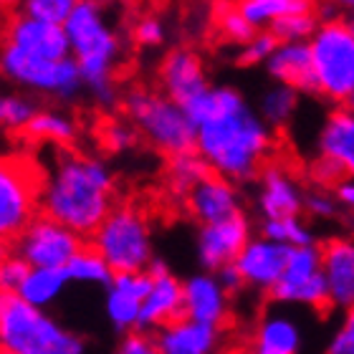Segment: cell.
Segmentation results:
<instances>
[{"label": "cell", "instance_id": "obj_1", "mask_svg": "<svg viewBox=\"0 0 354 354\" xmlns=\"http://www.w3.org/2000/svg\"><path fill=\"white\" fill-rule=\"evenodd\" d=\"M114 175L104 160L64 152L38 192L41 210L79 236H94L114 210Z\"/></svg>", "mask_w": 354, "mask_h": 354}, {"label": "cell", "instance_id": "obj_2", "mask_svg": "<svg viewBox=\"0 0 354 354\" xmlns=\"http://www.w3.org/2000/svg\"><path fill=\"white\" fill-rule=\"evenodd\" d=\"M64 30L71 44V59L82 71L84 88L99 106L117 104V64L122 38L106 18L102 0H79Z\"/></svg>", "mask_w": 354, "mask_h": 354}, {"label": "cell", "instance_id": "obj_3", "mask_svg": "<svg viewBox=\"0 0 354 354\" xmlns=\"http://www.w3.org/2000/svg\"><path fill=\"white\" fill-rule=\"evenodd\" d=\"M271 140V127L245 106L243 111L200 127L195 149L215 175L230 183H245L263 170Z\"/></svg>", "mask_w": 354, "mask_h": 354}, {"label": "cell", "instance_id": "obj_4", "mask_svg": "<svg viewBox=\"0 0 354 354\" xmlns=\"http://www.w3.org/2000/svg\"><path fill=\"white\" fill-rule=\"evenodd\" d=\"M0 344L8 354H84V339L18 294L0 296Z\"/></svg>", "mask_w": 354, "mask_h": 354}, {"label": "cell", "instance_id": "obj_5", "mask_svg": "<svg viewBox=\"0 0 354 354\" xmlns=\"http://www.w3.org/2000/svg\"><path fill=\"white\" fill-rule=\"evenodd\" d=\"M124 114L157 152L167 157L195 152L198 129L183 104L172 102L170 96L149 88H132L124 96Z\"/></svg>", "mask_w": 354, "mask_h": 354}, {"label": "cell", "instance_id": "obj_6", "mask_svg": "<svg viewBox=\"0 0 354 354\" xmlns=\"http://www.w3.org/2000/svg\"><path fill=\"white\" fill-rule=\"evenodd\" d=\"M91 245L102 253L114 273L147 271L155 261L149 223L134 205L114 207L91 236Z\"/></svg>", "mask_w": 354, "mask_h": 354}, {"label": "cell", "instance_id": "obj_7", "mask_svg": "<svg viewBox=\"0 0 354 354\" xmlns=\"http://www.w3.org/2000/svg\"><path fill=\"white\" fill-rule=\"evenodd\" d=\"M309 48L319 94L332 104H347L354 91V33L347 21H322Z\"/></svg>", "mask_w": 354, "mask_h": 354}, {"label": "cell", "instance_id": "obj_8", "mask_svg": "<svg viewBox=\"0 0 354 354\" xmlns=\"http://www.w3.org/2000/svg\"><path fill=\"white\" fill-rule=\"evenodd\" d=\"M0 68L10 84L44 96H59V99H74L84 88L82 71L74 59L51 61L33 53H26L15 46H3Z\"/></svg>", "mask_w": 354, "mask_h": 354}, {"label": "cell", "instance_id": "obj_9", "mask_svg": "<svg viewBox=\"0 0 354 354\" xmlns=\"http://www.w3.org/2000/svg\"><path fill=\"white\" fill-rule=\"evenodd\" d=\"M82 248V236L48 215L33 218L13 241V253L28 261L30 268H66Z\"/></svg>", "mask_w": 354, "mask_h": 354}, {"label": "cell", "instance_id": "obj_10", "mask_svg": "<svg viewBox=\"0 0 354 354\" xmlns=\"http://www.w3.org/2000/svg\"><path fill=\"white\" fill-rule=\"evenodd\" d=\"M271 299L279 304H301L311 309H332L329 288L322 271V248L301 245L291 248L286 271L271 291Z\"/></svg>", "mask_w": 354, "mask_h": 354}, {"label": "cell", "instance_id": "obj_11", "mask_svg": "<svg viewBox=\"0 0 354 354\" xmlns=\"http://www.w3.org/2000/svg\"><path fill=\"white\" fill-rule=\"evenodd\" d=\"M251 241V225L245 221V215H236L228 221L200 225L195 251H198L200 266L210 273H218L225 266H233L238 256Z\"/></svg>", "mask_w": 354, "mask_h": 354}, {"label": "cell", "instance_id": "obj_12", "mask_svg": "<svg viewBox=\"0 0 354 354\" xmlns=\"http://www.w3.org/2000/svg\"><path fill=\"white\" fill-rule=\"evenodd\" d=\"M36 190L28 172L15 162L0 167V236L15 241L28 228L36 210Z\"/></svg>", "mask_w": 354, "mask_h": 354}, {"label": "cell", "instance_id": "obj_13", "mask_svg": "<svg viewBox=\"0 0 354 354\" xmlns=\"http://www.w3.org/2000/svg\"><path fill=\"white\" fill-rule=\"evenodd\" d=\"M147 271L152 276V291L142 304L140 332H160L162 326L185 319V288L160 259L152 261Z\"/></svg>", "mask_w": 354, "mask_h": 354}, {"label": "cell", "instance_id": "obj_14", "mask_svg": "<svg viewBox=\"0 0 354 354\" xmlns=\"http://www.w3.org/2000/svg\"><path fill=\"white\" fill-rule=\"evenodd\" d=\"M6 44L26 53H33V56H41V59H71V44H68L64 26L36 21L18 10L6 23Z\"/></svg>", "mask_w": 354, "mask_h": 354}, {"label": "cell", "instance_id": "obj_15", "mask_svg": "<svg viewBox=\"0 0 354 354\" xmlns=\"http://www.w3.org/2000/svg\"><path fill=\"white\" fill-rule=\"evenodd\" d=\"M152 291V276L149 271L137 273H114L111 283L106 286V317L111 326L119 332H137L140 329L142 304Z\"/></svg>", "mask_w": 354, "mask_h": 354}, {"label": "cell", "instance_id": "obj_16", "mask_svg": "<svg viewBox=\"0 0 354 354\" xmlns=\"http://www.w3.org/2000/svg\"><path fill=\"white\" fill-rule=\"evenodd\" d=\"M304 198L306 192L299 187L294 175L283 165H263V170L259 172V192H256V207L263 221L301 215Z\"/></svg>", "mask_w": 354, "mask_h": 354}, {"label": "cell", "instance_id": "obj_17", "mask_svg": "<svg viewBox=\"0 0 354 354\" xmlns=\"http://www.w3.org/2000/svg\"><path fill=\"white\" fill-rule=\"evenodd\" d=\"M288 256H291L288 245L259 236L248 241L243 253L238 256L236 268L243 276L245 286L271 294L276 283L281 281V276H283V271H286Z\"/></svg>", "mask_w": 354, "mask_h": 354}, {"label": "cell", "instance_id": "obj_18", "mask_svg": "<svg viewBox=\"0 0 354 354\" xmlns=\"http://www.w3.org/2000/svg\"><path fill=\"white\" fill-rule=\"evenodd\" d=\"M157 79H160L162 94L183 106L210 86L203 61L192 48H172L160 64Z\"/></svg>", "mask_w": 354, "mask_h": 354}, {"label": "cell", "instance_id": "obj_19", "mask_svg": "<svg viewBox=\"0 0 354 354\" xmlns=\"http://www.w3.org/2000/svg\"><path fill=\"white\" fill-rule=\"evenodd\" d=\"M185 200H187V210L200 225H210V223H221L241 215V195L236 190V183L215 172H210L203 183L195 185L185 195Z\"/></svg>", "mask_w": 354, "mask_h": 354}, {"label": "cell", "instance_id": "obj_20", "mask_svg": "<svg viewBox=\"0 0 354 354\" xmlns=\"http://www.w3.org/2000/svg\"><path fill=\"white\" fill-rule=\"evenodd\" d=\"M322 271L332 309L349 311L354 306V238H329L322 245Z\"/></svg>", "mask_w": 354, "mask_h": 354}, {"label": "cell", "instance_id": "obj_21", "mask_svg": "<svg viewBox=\"0 0 354 354\" xmlns=\"http://www.w3.org/2000/svg\"><path fill=\"white\" fill-rule=\"evenodd\" d=\"M185 288V319L198 324L218 326L221 329L228 319V291L223 288L215 273H195L183 281Z\"/></svg>", "mask_w": 354, "mask_h": 354}, {"label": "cell", "instance_id": "obj_22", "mask_svg": "<svg viewBox=\"0 0 354 354\" xmlns=\"http://www.w3.org/2000/svg\"><path fill=\"white\" fill-rule=\"evenodd\" d=\"M266 71L276 84L291 86L299 94H319L309 44H279L266 64Z\"/></svg>", "mask_w": 354, "mask_h": 354}, {"label": "cell", "instance_id": "obj_23", "mask_svg": "<svg viewBox=\"0 0 354 354\" xmlns=\"http://www.w3.org/2000/svg\"><path fill=\"white\" fill-rule=\"evenodd\" d=\"M317 155L332 160L344 177L354 180V111L347 106L334 109L317 134Z\"/></svg>", "mask_w": 354, "mask_h": 354}, {"label": "cell", "instance_id": "obj_24", "mask_svg": "<svg viewBox=\"0 0 354 354\" xmlns=\"http://www.w3.org/2000/svg\"><path fill=\"white\" fill-rule=\"evenodd\" d=\"M155 339L160 354H215L218 339H221V329L198 324L190 319H180L175 324L162 326L155 334Z\"/></svg>", "mask_w": 354, "mask_h": 354}, {"label": "cell", "instance_id": "obj_25", "mask_svg": "<svg viewBox=\"0 0 354 354\" xmlns=\"http://www.w3.org/2000/svg\"><path fill=\"white\" fill-rule=\"evenodd\" d=\"M301 329L286 314H266L253 334V354H299Z\"/></svg>", "mask_w": 354, "mask_h": 354}, {"label": "cell", "instance_id": "obj_26", "mask_svg": "<svg viewBox=\"0 0 354 354\" xmlns=\"http://www.w3.org/2000/svg\"><path fill=\"white\" fill-rule=\"evenodd\" d=\"M248 104H245L243 94L233 86H207L203 94H198L192 102L185 104V111L190 117L192 127L200 129L205 127L207 122H215L221 117H228V114H236V111H243Z\"/></svg>", "mask_w": 354, "mask_h": 354}, {"label": "cell", "instance_id": "obj_27", "mask_svg": "<svg viewBox=\"0 0 354 354\" xmlns=\"http://www.w3.org/2000/svg\"><path fill=\"white\" fill-rule=\"evenodd\" d=\"M68 283L66 268H30L28 279L18 288V296L36 309L51 306Z\"/></svg>", "mask_w": 354, "mask_h": 354}, {"label": "cell", "instance_id": "obj_28", "mask_svg": "<svg viewBox=\"0 0 354 354\" xmlns=\"http://www.w3.org/2000/svg\"><path fill=\"white\" fill-rule=\"evenodd\" d=\"M314 3L317 0H236L238 10L256 30H268L283 15L317 10Z\"/></svg>", "mask_w": 354, "mask_h": 354}, {"label": "cell", "instance_id": "obj_29", "mask_svg": "<svg viewBox=\"0 0 354 354\" xmlns=\"http://www.w3.org/2000/svg\"><path fill=\"white\" fill-rule=\"evenodd\" d=\"M76 122L71 114L61 109H38L33 122L26 129V137L36 142H48V145H59V147H68L76 140Z\"/></svg>", "mask_w": 354, "mask_h": 354}, {"label": "cell", "instance_id": "obj_30", "mask_svg": "<svg viewBox=\"0 0 354 354\" xmlns=\"http://www.w3.org/2000/svg\"><path fill=\"white\" fill-rule=\"evenodd\" d=\"M299 109V91L283 84H273L259 99V114L268 127H283Z\"/></svg>", "mask_w": 354, "mask_h": 354}, {"label": "cell", "instance_id": "obj_31", "mask_svg": "<svg viewBox=\"0 0 354 354\" xmlns=\"http://www.w3.org/2000/svg\"><path fill=\"white\" fill-rule=\"evenodd\" d=\"M68 281L76 283H94V286H109L114 279L111 266L104 261V256L96 251L94 245H84L82 251L76 253L71 263L66 266Z\"/></svg>", "mask_w": 354, "mask_h": 354}, {"label": "cell", "instance_id": "obj_32", "mask_svg": "<svg viewBox=\"0 0 354 354\" xmlns=\"http://www.w3.org/2000/svg\"><path fill=\"white\" fill-rule=\"evenodd\" d=\"M261 236L276 243H283L288 248H301V245H314V233L306 228L301 215L294 218H273V221H261Z\"/></svg>", "mask_w": 354, "mask_h": 354}, {"label": "cell", "instance_id": "obj_33", "mask_svg": "<svg viewBox=\"0 0 354 354\" xmlns=\"http://www.w3.org/2000/svg\"><path fill=\"white\" fill-rule=\"evenodd\" d=\"M167 172H170L172 187H175L177 192L187 195L195 185L203 183L213 170L207 167V162L198 155V149H195V152H185V155L170 157V170Z\"/></svg>", "mask_w": 354, "mask_h": 354}, {"label": "cell", "instance_id": "obj_34", "mask_svg": "<svg viewBox=\"0 0 354 354\" xmlns=\"http://www.w3.org/2000/svg\"><path fill=\"white\" fill-rule=\"evenodd\" d=\"M319 23L322 21H319L317 10H301V13H291L279 18L268 30L279 38L281 44H309L311 36L317 33Z\"/></svg>", "mask_w": 354, "mask_h": 354}, {"label": "cell", "instance_id": "obj_35", "mask_svg": "<svg viewBox=\"0 0 354 354\" xmlns=\"http://www.w3.org/2000/svg\"><path fill=\"white\" fill-rule=\"evenodd\" d=\"M215 23H218V30H221V36L228 41V44H238L243 46L248 44L259 30L253 28L251 23L245 21L243 13L238 10V6L233 3H221L218 10H215Z\"/></svg>", "mask_w": 354, "mask_h": 354}, {"label": "cell", "instance_id": "obj_36", "mask_svg": "<svg viewBox=\"0 0 354 354\" xmlns=\"http://www.w3.org/2000/svg\"><path fill=\"white\" fill-rule=\"evenodd\" d=\"M38 114L36 104L23 94H6L0 99V122L8 132H26Z\"/></svg>", "mask_w": 354, "mask_h": 354}, {"label": "cell", "instance_id": "obj_37", "mask_svg": "<svg viewBox=\"0 0 354 354\" xmlns=\"http://www.w3.org/2000/svg\"><path fill=\"white\" fill-rule=\"evenodd\" d=\"M76 6H79V0H21L18 13L36 18V21L64 26L76 10Z\"/></svg>", "mask_w": 354, "mask_h": 354}, {"label": "cell", "instance_id": "obj_38", "mask_svg": "<svg viewBox=\"0 0 354 354\" xmlns=\"http://www.w3.org/2000/svg\"><path fill=\"white\" fill-rule=\"evenodd\" d=\"M279 38L273 36L271 30H259L256 36L248 41V44L241 46L238 51V64L241 66H261V64H268V59L273 56V51L279 48Z\"/></svg>", "mask_w": 354, "mask_h": 354}, {"label": "cell", "instance_id": "obj_39", "mask_svg": "<svg viewBox=\"0 0 354 354\" xmlns=\"http://www.w3.org/2000/svg\"><path fill=\"white\" fill-rule=\"evenodd\" d=\"M99 140H102V147L109 149V152H127V149L134 147V140H137V129H134L132 122H119V119H109L104 122L102 129H99Z\"/></svg>", "mask_w": 354, "mask_h": 354}, {"label": "cell", "instance_id": "obj_40", "mask_svg": "<svg viewBox=\"0 0 354 354\" xmlns=\"http://www.w3.org/2000/svg\"><path fill=\"white\" fill-rule=\"evenodd\" d=\"M28 273H30L28 261H23L18 253L6 256L3 263H0V286H3V294H18L23 281L28 279Z\"/></svg>", "mask_w": 354, "mask_h": 354}, {"label": "cell", "instance_id": "obj_41", "mask_svg": "<svg viewBox=\"0 0 354 354\" xmlns=\"http://www.w3.org/2000/svg\"><path fill=\"white\" fill-rule=\"evenodd\" d=\"M132 41L142 48H157L165 44V23L155 15H142L132 26Z\"/></svg>", "mask_w": 354, "mask_h": 354}, {"label": "cell", "instance_id": "obj_42", "mask_svg": "<svg viewBox=\"0 0 354 354\" xmlns=\"http://www.w3.org/2000/svg\"><path fill=\"white\" fill-rule=\"evenodd\" d=\"M304 210L311 215V218H319V221H326V218H334L337 210H339V203H337V195H332L324 187H314V190L306 192L304 198Z\"/></svg>", "mask_w": 354, "mask_h": 354}, {"label": "cell", "instance_id": "obj_43", "mask_svg": "<svg viewBox=\"0 0 354 354\" xmlns=\"http://www.w3.org/2000/svg\"><path fill=\"white\" fill-rule=\"evenodd\" d=\"M309 175L311 180L317 183V187H337V185L344 180V172L332 162V160H326V157H319L317 160H311V167H309Z\"/></svg>", "mask_w": 354, "mask_h": 354}, {"label": "cell", "instance_id": "obj_44", "mask_svg": "<svg viewBox=\"0 0 354 354\" xmlns=\"http://www.w3.org/2000/svg\"><path fill=\"white\" fill-rule=\"evenodd\" d=\"M326 354H354V306L349 311H344L342 326L329 342Z\"/></svg>", "mask_w": 354, "mask_h": 354}, {"label": "cell", "instance_id": "obj_45", "mask_svg": "<svg viewBox=\"0 0 354 354\" xmlns=\"http://www.w3.org/2000/svg\"><path fill=\"white\" fill-rule=\"evenodd\" d=\"M117 354H160L157 339L147 332H127L122 344H119Z\"/></svg>", "mask_w": 354, "mask_h": 354}, {"label": "cell", "instance_id": "obj_46", "mask_svg": "<svg viewBox=\"0 0 354 354\" xmlns=\"http://www.w3.org/2000/svg\"><path fill=\"white\" fill-rule=\"evenodd\" d=\"M218 279H221V283H223V288L228 291V294H238L241 288L245 286V281H243V276H241V271L236 268V263L233 266H225V268H221V271L215 273Z\"/></svg>", "mask_w": 354, "mask_h": 354}, {"label": "cell", "instance_id": "obj_47", "mask_svg": "<svg viewBox=\"0 0 354 354\" xmlns=\"http://www.w3.org/2000/svg\"><path fill=\"white\" fill-rule=\"evenodd\" d=\"M334 195H337V203H339L344 210H352L354 213V180L352 177H344V180L334 187Z\"/></svg>", "mask_w": 354, "mask_h": 354}, {"label": "cell", "instance_id": "obj_48", "mask_svg": "<svg viewBox=\"0 0 354 354\" xmlns=\"http://www.w3.org/2000/svg\"><path fill=\"white\" fill-rule=\"evenodd\" d=\"M334 6L339 8V10H347V13H354V0H329Z\"/></svg>", "mask_w": 354, "mask_h": 354}, {"label": "cell", "instance_id": "obj_49", "mask_svg": "<svg viewBox=\"0 0 354 354\" xmlns=\"http://www.w3.org/2000/svg\"><path fill=\"white\" fill-rule=\"evenodd\" d=\"M344 21H347L349 30H352V33H354V13H347V15H344Z\"/></svg>", "mask_w": 354, "mask_h": 354}, {"label": "cell", "instance_id": "obj_50", "mask_svg": "<svg viewBox=\"0 0 354 354\" xmlns=\"http://www.w3.org/2000/svg\"><path fill=\"white\" fill-rule=\"evenodd\" d=\"M344 106H347V109H352V111H354V91H352V96H349V102L344 104Z\"/></svg>", "mask_w": 354, "mask_h": 354}, {"label": "cell", "instance_id": "obj_51", "mask_svg": "<svg viewBox=\"0 0 354 354\" xmlns=\"http://www.w3.org/2000/svg\"><path fill=\"white\" fill-rule=\"evenodd\" d=\"M3 3H10V6H18V3H21V0H3Z\"/></svg>", "mask_w": 354, "mask_h": 354}, {"label": "cell", "instance_id": "obj_52", "mask_svg": "<svg viewBox=\"0 0 354 354\" xmlns=\"http://www.w3.org/2000/svg\"><path fill=\"white\" fill-rule=\"evenodd\" d=\"M111 3H129V0H111Z\"/></svg>", "mask_w": 354, "mask_h": 354}, {"label": "cell", "instance_id": "obj_53", "mask_svg": "<svg viewBox=\"0 0 354 354\" xmlns=\"http://www.w3.org/2000/svg\"><path fill=\"white\" fill-rule=\"evenodd\" d=\"M3 354H8V352H3Z\"/></svg>", "mask_w": 354, "mask_h": 354}]
</instances>
